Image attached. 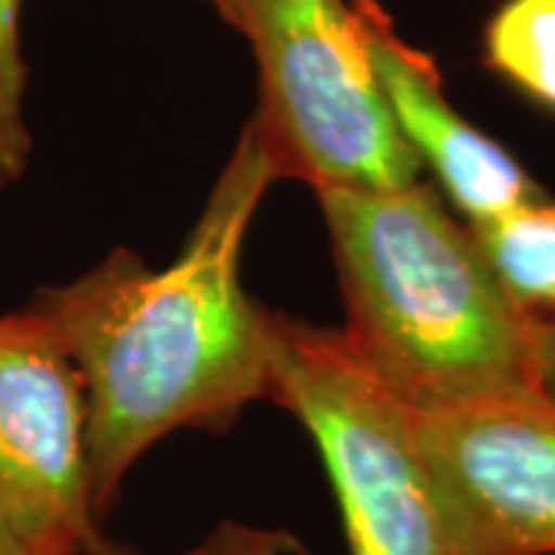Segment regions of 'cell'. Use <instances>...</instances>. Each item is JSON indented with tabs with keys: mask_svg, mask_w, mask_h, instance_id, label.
Here are the masks:
<instances>
[{
	"mask_svg": "<svg viewBox=\"0 0 555 555\" xmlns=\"http://www.w3.org/2000/svg\"><path fill=\"white\" fill-rule=\"evenodd\" d=\"M80 555H152L139 553L133 546L115 543L100 534ZM170 555H312V550L287 528H269V525H250L225 518L207 537H201L195 546Z\"/></svg>",
	"mask_w": 555,
	"mask_h": 555,
	"instance_id": "11",
	"label": "cell"
},
{
	"mask_svg": "<svg viewBox=\"0 0 555 555\" xmlns=\"http://www.w3.org/2000/svg\"><path fill=\"white\" fill-rule=\"evenodd\" d=\"M352 3L398 133L420 167L436 173L438 185L469 219V225L550 198L496 139L481 133L456 112L444 93L436 60L398 35L377 0Z\"/></svg>",
	"mask_w": 555,
	"mask_h": 555,
	"instance_id": "7",
	"label": "cell"
},
{
	"mask_svg": "<svg viewBox=\"0 0 555 555\" xmlns=\"http://www.w3.org/2000/svg\"><path fill=\"white\" fill-rule=\"evenodd\" d=\"M275 170L244 124L195 229L152 269L118 247L31 299L72 358L87 401L93 513L105 518L137 460L177 429L225 433L269 398V309L247 297L241 257Z\"/></svg>",
	"mask_w": 555,
	"mask_h": 555,
	"instance_id": "1",
	"label": "cell"
},
{
	"mask_svg": "<svg viewBox=\"0 0 555 555\" xmlns=\"http://www.w3.org/2000/svg\"><path fill=\"white\" fill-rule=\"evenodd\" d=\"M20 7L22 0H0V185L16 182L31 158V133L25 124Z\"/></svg>",
	"mask_w": 555,
	"mask_h": 555,
	"instance_id": "10",
	"label": "cell"
},
{
	"mask_svg": "<svg viewBox=\"0 0 555 555\" xmlns=\"http://www.w3.org/2000/svg\"><path fill=\"white\" fill-rule=\"evenodd\" d=\"M358 361L411 408L546 389L543 324L500 287L436 189L315 192Z\"/></svg>",
	"mask_w": 555,
	"mask_h": 555,
	"instance_id": "2",
	"label": "cell"
},
{
	"mask_svg": "<svg viewBox=\"0 0 555 555\" xmlns=\"http://www.w3.org/2000/svg\"><path fill=\"white\" fill-rule=\"evenodd\" d=\"M485 62L555 112V0H506L485 28Z\"/></svg>",
	"mask_w": 555,
	"mask_h": 555,
	"instance_id": "9",
	"label": "cell"
},
{
	"mask_svg": "<svg viewBox=\"0 0 555 555\" xmlns=\"http://www.w3.org/2000/svg\"><path fill=\"white\" fill-rule=\"evenodd\" d=\"M0 521L25 555H80L102 534L83 386L31 306L0 318Z\"/></svg>",
	"mask_w": 555,
	"mask_h": 555,
	"instance_id": "6",
	"label": "cell"
},
{
	"mask_svg": "<svg viewBox=\"0 0 555 555\" xmlns=\"http://www.w3.org/2000/svg\"><path fill=\"white\" fill-rule=\"evenodd\" d=\"M416 448L463 555H555V392L411 408Z\"/></svg>",
	"mask_w": 555,
	"mask_h": 555,
	"instance_id": "5",
	"label": "cell"
},
{
	"mask_svg": "<svg viewBox=\"0 0 555 555\" xmlns=\"http://www.w3.org/2000/svg\"><path fill=\"white\" fill-rule=\"evenodd\" d=\"M269 398L315 441L349 555H463L416 448L408 404L339 331L269 312Z\"/></svg>",
	"mask_w": 555,
	"mask_h": 555,
	"instance_id": "4",
	"label": "cell"
},
{
	"mask_svg": "<svg viewBox=\"0 0 555 555\" xmlns=\"http://www.w3.org/2000/svg\"><path fill=\"white\" fill-rule=\"evenodd\" d=\"M543 349H546V389L555 392V327H543Z\"/></svg>",
	"mask_w": 555,
	"mask_h": 555,
	"instance_id": "12",
	"label": "cell"
},
{
	"mask_svg": "<svg viewBox=\"0 0 555 555\" xmlns=\"http://www.w3.org/2000/svg\"><path fill=\"white\" fill-rule=\"evenodd\" d=\"M0 555H25V550L13 540V534L3 528V521H0Z\"/></svg>",
	"mask_w": 555,
	"mask_h": 555,
	"instance_id": "13",
	"label": "cell"
},
{
	"mask_svg": "<svg viewBox=\"0 0 555 555\" xmlns=\"http://www.w3.org/2000/svg\"><path fill=\"white\" fill-rule=\"evenodd\" d=\"M469 229L509 299L537 324L555 327V201H534Z\"/></svg>",
	"mask_w": 555,
	"mask_h": 555,
	"instance_id": "8",
	"label": "cell"
},
{
	"mask_svg": "<svg viewBox=\"0 0 555 555\" xmlns=\"http://www.w3.org/2000/svg\"><path fill=\"white\" fill-rule=\"evenodd\" d=\"M250 43L247 127L275 177L321 189H404L420 160L383 100L352 0H207Z\"/></svg>",
	"mask_w": 555,
	"mask_h": 555,
	"instance_id": "3",
	"label": "cell"
}]
</instances>
